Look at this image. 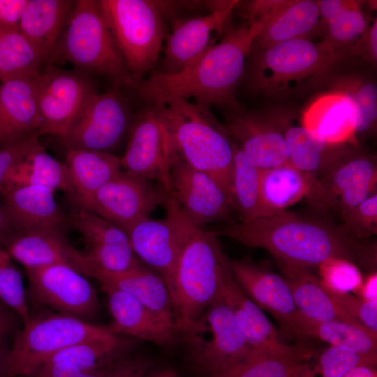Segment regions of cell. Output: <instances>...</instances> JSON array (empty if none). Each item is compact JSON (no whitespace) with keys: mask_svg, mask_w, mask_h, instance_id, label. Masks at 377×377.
Wrapping results in <instances>:
<instances>
[{"mask_svg":"<svg viewBox=\"0 0 377 377\" xmlns=\"http://www.w3.org/2000/svg\"><path fill=\"white\" fill-rule=\"evenodd\" d=\"M245 246L267 251L284 265L306 269L330 259L374 265L376 247L341 225L282 210L246 221H232L213 231Z\"/></svg>","mask_w":377,"mask_h":377,"instance_id":"cell-1","label":"cell"},{"mask_svg":"<svg viewBox=\"0 0 377 377\" xmlns=\"http://www.w3.org/2000/svg\"><path fill=\"white\" fill-rule=\"evenodd\" d=\"M271 17L230 29L220 42L179 72L161 73L142 82L139 95L151 104L193 98L195 103L209 107L216 105L239 110L235 88L245 72L254 40Z\"/></svg>","mask_w":377,"mask_h":377,"instance_id":"cell-2","label":"cell"},{"mask_svg":"<svg viewBox=\"0 0 377 377\" xmlns=\"http://www.w3.org/2000/svg\"><path fill=\"white\" fill-rule=\"evenodd\" d=\"M152 105L157 107L168 133L170 160L178 158L209 175L232 202L235 143L210 107L185 99Z\"/></svg>","mask_w":377,"mask_h":377,"instance_id":"cell-3","label":"cell"},{"mask_svg":"<svg viewBox=\"0 0 377 377\" xmlns=\"http://www.w3.org/2000/svg\"><path fill=\"white\" fill-rule=\"evenodd\" d=\"M251 53L249 87L256 93L281 99L324 81L343 50L327 39L313 43L306 38L250 50Z\"/></svg>","mask_w":377,"mask_h":377,"instance_id":"cell-4","label":"cell"},{"mask_svg":"<svg viewBox=\"0 0 377 377\" xmlns=\"http://www.w3.org/2000/svg\"><path fill=\"white\" fill-rule=\"evenodd\" d=\"M228 266L218 236L188 219L186 235L176 265L172 306L178 331L192 333L207 308L219 296Z\"/></svg>","mask_w":377,"mask_h":377,"instance_id":"cell-5","label":"cell"},{"mask_svg":"<svg viewBox=\"0 0 377 377\" xmlns=\"http://www.w3.org/2000/svg\"><path fill=\"white\" fill-rule=\"evenodd\" d=\"M54 61L69 62L79 72L101 76L116 87L137 82L116 45L98 1H76L49 65Z\"/></svg>","mask_w":377,"mask_h":377,"instance_id":"cell-6","label":"cell"},{"mask_svg":"<svg viewBox=\"0 0 377 377\" xmlns=\"http://www.w3.org/2000/svg\"><path fill=\"white\" fill-rule=\"evenodd\" d=\"M117 334L110 327L61 313L32 317L17 331L0 377H33L61 350L85 340Z\"/></svg>","mask_w":377,"mask_h":377,"instance_id":"cell-7","label":"cell"},{"mask_svg":"<svg viewBox=\"0 0 377 377\" xmlns=\"http://www.w3.org/2000/svg\"><path fill=\"white\" fill-rule=\"evenodd\" d=\"M116 45L136 81L156 62L166 37L161 4L148 0H100Z\"/></svg>","mask_w":377,"mask_h":377,"instance_id":"cell-8","label":"cell"},{"mask_svg":"<svg viewBox=\"0 0 377 377\" xmlns=\"http://www.w3.org/2000/svg\"><path fill=\"white\" fill-rule=\"evenodd\" d=\"M164 205V219L142 218L125 232L135 256L157 271L172 299L175 271L185 242L188 218L168 196Z\"/></svg>","mask_w":377,"mask_h":377,"instance_id":"cell-9","label":"cell"},{"mask_svg":"<svg viewBox=\"0 0 377 377\" xmlns=\"http://www.w3.org/2000/svg\"><path fill=\"white\" fill-rule=\"evenodd\" d=\"M131 124L128 104L117 89L96 92L61 139L68 150L109 152L120 142Z\"/></svg>","mask_w":377,"mask_h":377,"instance_id":"cell-10","label":"cell"},{"mask_svg":"<svg viewBox=\"0 0 377 377\" xmlns=\"http://www.w3.org/2000/svg\"><path fill=\"white\" fill-rule=\"evenodd\" d=\"M376 156L354 145L316 179L309 198L340 215L376 193Z\"/></svg>","mask_w":377,"mask_h":377,"instance_id":"cell-11","label":"cell"},{"mask_svg":"<svg viewBox=\"0 0 377 377\" xmlns=\"http://www.w3.org/2000/svg\"><path fill=\"white\" fill-rule=\"evenodd\" d=\"M87 75L48 65L37 77L38 135L62 138L96 91Z\"/></svg>","mask_w":377,"mask_h":377,"instance_id":"cell-12","label":"cell"},{"mask_svg":"<svg viewBox=\"0 0 377 377\" xmlns=\"http://www.w3.org/2000/svg\"><path fill=\"white\" fill-rule=\"evenodd\" d=\"M25 270L29 291L38 303L85 320L98 312L100 304L94 288L73 267L53 264Z\"/></svg>","mask_w":377,"mask_h":377,"instance_id":"cell-13","label":"cell"},{"mask_svg":"<svg viewBox=\"0 0 377 377\" xmlns=\"http://www.w3.org/2000/svg\"><path fill=\"white\" fill-rule=\"evenodd\" d=\"M168 196L193 224L204 228L215 222L234 221L230 198L209 175L172 158Z\"/></svg>","mask_w":377,"mask_h":377,"instance_id":"cell-14","label":"cell"},{"mask_svg":"<svg viewBox=\"0 0 377 377\" xmlns=\"http://www.w3.org/2000/svg\"><path fill=\"white\" fill-rule=\"evenodd\" d=\"M167 198L166 190L160 183L121 170L94 194L84 209L125 232L137 221L149 216Z\"/></svg>","mask_w":377,"mask_h":377,"instance_id":"cell-15","label":"cell"},{"mask_svg":"<svg viewBox=\"0 0 377 377\" xmlns=\"http://www.w3.org/2000/svg\"><path fill=\"white\" fill-rule=\"evenodd\" d=\"M126 151L120 158L122 170L170 189V155L168 133L155 105L131 124Z\"/></svg>","mask_w":377,"mask_h":377,"instance_id":"cell-16","label":"cell"},{"mask_svg":"<svg viewBox=\"0 0 377 377\" xmlns=\"http://www.w3.org/2000/svg\"><path fill=\"white\" fill-rule=\"evenodd\" d=\"M214 3L206 15L177 19L171 32L165 37V71L162 73L179 72L209 47L214 34L222 33L224 25L239 1H225Z\"/></svg>","mask_w":377,"mask_h":377,"instance_id":"cell-17","label":"cell"},{"mask_svg":"<svg viewBox=\"0 0 377 377\" xmlns=\"http://www.w3.org/2000/svg\"><path fill=\"white\" fill-rule=\"evenodd\" d=\"M200 320L207 325L211 337L200 343L196 359L210 376L244 361L251 353L231 309L219 294Z\"/></svg>","mask_w":377,"mask_h":377,"instance_id":"cell-18","label":"cell"},{"mask_svg":"<svg viewBox=\"0 0 377 377\" xmlns=\"http://www.w3.org/2000/svg\"><path fill=\"white\" fill-rule=\"evenodd\" d=\"M225 126L247 158L260 169L290 163L283 133L269 114L263 117L234 110Z\"/></svg>","mask_w":377,"mask_h":377,"instance_id":"cell-19","label":"cell"},{"mask_svg":"<svg viewBox=\"0 0 377 377\" xmlns=\"http://www.w3.org/2000/svg\"><path fill=\"white\" fill-rule=\"evenodd\" d=\"M0 195L18 235L64 232L69 223L68 216L56 202L54 192L47 187L5 183Z\"/></svg>","mask_w":377,"mask_h":377,"instance_id":"cell-20","label":"cell"},{"mask_svg":"<svg viewBox=\"0 0 377 377\" xmlns=\"http://www.w3.org/2000/svg\"><path fill=\"white\" fill-rule=\"evenodd\" d=\"M219 295L231 309L236 323L252 351L269 354H291L306 346L283 343L263 310L240 288L233 279L229 265L221 281Z\"/></svg>","mask_w":377,"mask_h":377,"instance_id":"cell-21","label":"cell"},{"mask_svg":"<svg viewBox=\"0 0 377 377\" xmlns=\"http://www.w3.org/2000/svg\"><path fill=\"white\" fill-rule=\"evenodd\" d=\"M228 265L233 279L244 293L286 330L297 310L284 277L245 259L228 258Z\"/></svg>","mask_w":377,"mask_h":377,"instance_id":"cell-22","label":"cell"},{"mask_svg":"<svg viewBox=\"0 0 377 377\" xmlns=\"http://www.w3.org/2000/svg\"><path fill=\"white\" fill-rule=\"evenodd\" d=\"M281 128L290 163L300 171L319 178L354 144L332 145L313 135L290 112L274 110L269 114Z\"/></svg>","mask_w":377,"mask_h":377,"instance_id":"cell-23","label":"cell"},{"mask_svg":"<svg viewBox=\"0 0 377 377\" xmlns=\"http://www.w3.org/2000/svg\"><path fill=\"white\" fill-rule=\"evenodd\" d=\"M38 75L1 82L0 147L31 135H38L40 126L37 99Z\"/></svg>","mask_w":377,"mask_h":377,"instance_id":"cell-24","label":"cell"},{"mask_svg":"<svg viewBox=\"0 0 377 377\" xmlns=\"http://www.w3.org/2000/svg\"><path fill=\"white\" fill-rule=\"evenodd\" d=\"M106 294L113 319L110 328L133 338L150 341L161 347L172 345L179 332L128 293L112 288H101Z\"/></svg>","mask_w":377,"mask_h":377,"instance_id":"cell-25","label":"cell"},{"mask_svg":"<svg viewBox=\"0 0 377 377\" xmlns=\"http://www.w3.org/2000/svg\"><path fill=\"white\" fill-rule=\"evenodd\" d=\"M301 123L316 138L332 145L356 144V112L343 93L320 95L303 112Z\"/></svg>","mask_w":377,"mask_h":377,"instance_id":"cell-26","label":"cell"},{"mask_svg":"<svg viewBox=\"0 0 377 377\" xmlns=\"http://www.w3.org/2000/svg\"><path fill=\"white\" fill-rule=\"evenodd\" d=\"M25 269L53 264L68 265L86 276L89 269L84 253L71 245L61 232L17 235L5 248Z\"/></svg>","mask_w":377,"mask_h":377,"instance_id":"cell-27","label":"cell"},{"mask_svg":"<svg viewBox=\"0 0 377 377\" xmlns=\"http://www.w3.org/2000/svg\"><path fill=\"white\" fill-rule=\"evenodd\" d=\"M76 1L28 0L20 31L50 60L74 9Z\"/></svg>","mask_w":377,"mask_h":377,"instance_id":"cell-28","label":"cell"},{"mask_svg":"<svg viewBox=\"0 0 377 377\" xmlns=\"http://www.w3.org/2000/svg\"><path fill=\"white\" fill-rule=\"evenodd\" d=\"M283 272L296 309L301 314L316 321H342L363 325L334 300L321 280L306 269L285 265Z\"/></svg>","mask_w":377,"mask_h":377,"instance_id":"cell-29","label":"cell"},{"mask_svg":"<svg viewBox=\"0 0 377 377\" xmlns=\"http://www.w3.org/2000/svg\"><path fill=\"white\" fill-rule=\"evenodd\" d=\"M94 278L98 281L101 288H116L128 293L177 328L170 294L158 274L140 266L120 274H96Z\"/></svg>","mask_w":377,"mask_h":377,"instance_id":"cell-30","label":"cell"},{"mask_svg":"<svg viewBox=\"0 0 377 377\" xmlns=\"http://www.w3.org/2000/svg\"><path fill=\"white\" fill-rule=\"evenodd\" d=\"M66 165L79 206L86 208L94 194L121 170L120 158L107 151L68 150Z\"/></svg>","mask_w":377,"mask_h":377,"instance_id":"cell-31","label":"cell"},{"mask_svg":"<svg viewBox=\"0 0 377 377\" xmlns=\"http://www.w3.org/2000/svg\"><path fill=\"white\" fill-rule=\"evenodd\" d=\"M321 21L318 1H286L254 40L251 50H259L296 38H306Z\"/></svg>","mask_w":377,"mask_h":377,"instance_id":"cell-32","label":"cell"},{"mask_svg":"<svg viewBox=\"0 0 377 377\" xmlns=\"http://www.w3.org/2000/svg\"><path fill=\"white\" fill-rule=\"evenodd\" d=\"M286 330L295 336L318 339L331 346H346L362 355L377 357V332L364 325L342 321H316L297 311Z\"/></svg>","mask_w":377,"mask_h":377,"instance_id":"cell-33","label":"cell"},{"mask_svg":"<svg viewBox=\"0 0 377 377\" xmlns=\"http://www.w3.org/2000/svg\"><path fill=\"white\" fill-rule=\"evenodd\" d=\"M309 348L291 354L252 351L244 361L211 377H317V368L309 362Z\"/></svg>","mask_w":377,"mask_h":377,"instance_id":"cell-34","label":"cell"},{"mask_svg":"<svg viewBox=\"0 0 377 377\" xmlns=\"http://www.w3.org/2000/svg\"><path fill=\"white\" fill-rule=\"evenodd\" d=\"M316 179L290 163L261 169L260 193L267 214L286 210L302 198H309Z\"/></svg>","mask_w":377,"mask_h":377,"instance_id":"cell-35","label":"cell"},{"mask_svg":"<svg viewBox=\"0 0 377 377\" xmlns=\"http://www.w3.org/2000/svg\"><path fill=\"white\" fill-rule=\"evenodd\" d=\"M5 183L21 186H43L54 192L62 191L74 196L66 163L50 155L40 143L14 168Z\"/></svg>","mask_w":377,"mask_h":377,"instance_id":"cell-36","label":"cell"},{"mask_svg":"<svg viewBox=\"0 0 377 377\" xmlns=\"http://www.w3.org/2000/svg\"><path fill=\"white\" fill-rule=\"evenodd\" d=\"M131 346L129 339L119 334L106 339L85 340L61 350L44 364L96 370L109 367L126 355Z\"/></svg>","mask_w":377,"mask_h":377,"instance_id":"cell-37","label":"cell"},{"mask_svg":"<svg viewBox=\"0 0 377 377\" xmlns=\"http://www.w3.org/2000/svg\"><path fill=\"white\" fill-rule=\"evenodd\" d=\"M235 143L231 200L239 221H246L267 214L260 193L261 169L253 164Z\"/></svg>","mask_w":377,"mask_h":377,"instance_id":"cell-38","label":"cell"},{"mask_svg":"<svg viewBox=\"0 0 377 377\" xmlns=\"http://www.w3.org/2000/svg\"><path fill=\"white\" fill-rule=\"evenodd\" d=\"M47 64L20 30L0 27V81L40 74Z\"/></svg>","mask_w":377,"mask_h":377,"instance_id":"cell-39","label":"cell"},{"mask_svg":"<svg viewBox=\"0 0 377 377\" xmlns=\"http://www.w3.org/2000/svg\"><path fill=\"white\" fill-rule=\"evenodd\" d=\"M321 20L327 26V40L343 47L357 42L369 22L357 1L322 0L318 1Z\"/></svg>","mask_w":377,"mask_h":377,"instance_id":"cell-40","label":"cell"},{"mask_svg":"<svg viewBox=\"0 0 377 377\" xmlns=\"http://www.w3.org/2000/svg\"><path fill=\"white\" fill-rule=\"evenodd\" d=\"M331 90L344 94L356 112L355 137L373 134L377 121V87L360 75H341L330 80Z\"/></svg>","mask_w":377,"mask_h":377,"instance_id":"cell-41","label":"cell"},{"mask_svg":"<svg viewBox=\"0 0 377 377\" xmlns=\"http://www.w3.org/2000/svg\"><path fill=\"white\" fill-rule=\"evenodd\" d=\"M90 277L99 274H120L141 265L131 245L96 244L84 253Z\"/></svg>","mask_w":377,"mask_h":377,"instance_id":"cell-42","label":"cell"},{"mask_svg":"<svg viewBox=\"0 0 377 377\" xmlns=\"http://www.w3.org/2000/svg\"><path fill=\"white\" fill-rule=\"evenodd\" d=\"M0 302L17 314L22 324L32 318L22 274L13 258L1 246Z\"/></svg>","mask_w":377,"mask_h":377,"instance_id":"cell-43","label":"cell"},{"mask_svg":"<svg viewBox=\"0 0 377 377\" xmlns=\"http://www.w3.org/2000/svg\"><path fill=\"white\" fill-rule=\"evenodd\" d=\"M68 219L69 223L83 236L89 245H131L127 234L122 229L90 210L79 206L71 212Z\"/></svg>","mask_w":377,"mask_h":377,"instance_id":"cell-44","label":"cell"},{"mask_svg":"<svg viewBox=\"0 0 377 377\" xmlns=\"http://www.w3.org/2000/svg\"><path fill=\"white\" fill-rule=\"evenodd\" d=\"M377 357L362 355L341 346L330 345L319 356L317 368L321 377H343L360 366L376 367Z\"/></svg>","mask_w":377,"mask_h":377,"instance_id":"cell-45","label":"cell"},{"mask_svg":"<svg viewBox=\"0 0 377 377\" xmlns=\"http://www.w3.org/2000/svg\"><path fill=\"white\" fill-rule=\"evenodd\" d=\"M318 267L322 282L334 292L349 293L357 290L364 281L357 266L346 260L330 259Z\"/></svg>","mask_w":377,"mask_h":377,"instance_id":"cell-46","label":"cell"},{"mask_svg":"<svg viewBox=\"0 0 377 377\" xmlns=\"http://www.w3.org/2000/svg\"><path fill=\"white\" fill-rule=\"evenodd\" d=\"M341 226L353 237L364 239L377 234V192L340 214Z\"/></svg>","mask_w":377,"mask_h":377,"instance_id":"cell-47","label":"cell"},{"mask_svg":"<svg viewBox=\"0 0 377 377\" xmlns=\"http://www.w3.org/2000/svg\"><path fill=\"white\" fill-rule=\"evenodd\" d=\"M334 300L364 326L377 332V300H367L350 293L331 290Z\"/></svg>","mask_w":377,"mask_h":377,"instance_id":"cell-48","label":"cell"},{"mask_svg":"<svg viewBox=\"0 0 377 377\" xmlns=\"http://www.w3.org/2000/svg\"><path fill=\"white\" fill-rule=\"evenodd\" d=\"M34 134L0 147V189L14 168L40 142Z\"/></svg>","mask_w":377,"mask_h":377,"instance_id":"cell-49","label":"cell"},{"mask_svg":"<svg viewBox=\"0 0 377 377\" xmlns=\"http://www.w3.org/2000/svg\"><path fill=\"white\" fill-rule=\"evenodd\" d=\"M20 322L17 315L0 302V375Z\"/></svg>","mask_w":377,"mask_h":377,"instance_id":"cell-50","label":"cell"},{"mask_svg":"<svg viewBox=\"0 0 377 377\" xmlns=\"http://www.w3.org/2000/svg\"><path fill=\"white\" fill-rule=\"evenodd\" d=\"M149 369L147 360L126 355L110 365L105 377H147Z\"/></svg>","mask_w":377,"mask_h":377,"instance_id":"cell-51","label":"cell"},{"mask_svg":"<svg viewBox=\"0 0 377 377\" xmlns=\"http://www.w3.org/2000/svg\"><path fill=\"white\" fill-rule=\"evenodd\" d=\"M109 367L96 370H83L71 367L45 364L33 377H105Z\"/></svg>","mask_w":377,"mask_h":377,"instance_id":"cell-52","label":"cell"},{"mask_svg":"<svg viewBox=\"0 0 377 377\" xmlns=\"http://www.w3.org/2000/svg\"><path fill=\"white\" fill-rule=\"evenodd\" d=\"M28 0H0V27L19 30Z\"/></svg>","mask_w":377,"mask_h":377,"instance_id":"cell-53","label":"cell"},{"mask_svg":"<svg viewBox=\"0 0 377 377\" xmlns=\"http://www.w3.org/2000/svg\"><path fill=\"white\" fill-rule=\"evenodd\" d=\"M286 2V0H257L249 2L244 15L248 23L272 17Z\"/></svg>","mask_w":377,"mask_h":377,"instance_id":"cell-54","label":"cell"},{"mask_svg":"<svg viewBox=\"0 0 377 377\" xmlns=\"http://www.w3.org/2000/svg\"><path fill=\"white\" fill-rule=\"evenodd\" d=\"M359 52L372 63L377 59V21L374 20L358 40Z\"/></svg>","mask_w":377,"mask_h":377,"instance_id":"cell-55","label":"cell"},{"mask_svg":"<svg viewBox=\"0 0 377 377\" xmlns=\"http://www.w3.org/2000/svg\"><path fill=\"white\" fill-rule=\"evenodd\" d=\"M17 235L0 195V246L6 248Z\"/></svg>","mask_w":377,"mask_h":377,"instance_id":"cell-56","label":"cell"},{"mask_svg":"<svg viewBox=\"0 0 377 377\" xmlns=\"http://www.w3.org/2000/svg\"><path fill=\"white\" fill-rule=\"evenodd\" d=\"M377 274L376 272L370 275L365 281H363L360 288L357 290L359 297L367 300H377L376 295Z\"/></svg>","mask_w":377,"mask_h":377,"instance_id":"cell-57","label":"cell"},{"mask_svg":"<svg viewBox=\"0 0 377 377\" xmlns=\"http://www.w3.org/2000/svg\"><path fill=\"white\" fill-rule=\"evenodd\" d=\"M343 377H377L375 367L360 366L357 367Z\"/></svg>","mask_w":377,"mask_h":377,"instance_id":"cell-58","label":"cell"},{"mask_svg":"<svg viewBox=\"0 0 377 377\" xmlns=\"http://www.w3.org/2000/svg\"><path fill=\"white\" fill-rule=\"evenodd\" d=\"M151 377H177V374L172 369H165L158 371Z\"/></svg>","mask_w":377,"mask_h":377,"instance_id":"cell-59","label":"cell"}]
</instances>
